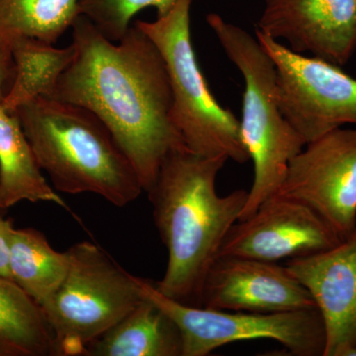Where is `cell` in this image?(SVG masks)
Wrapping results in <instances>:
<instances>
[{
  "label": "cell",
  "mask_w": 356,
  "mask_h": 356,
  "mask_svg": "<svg viewBox=\"0 0 356 356\" xmlns=\"http://www.w3.org/2000/svg\"><path fill=\"white\" fill-rule=\"evenodd\" d=\"M72 28L76 56L51 98L97 116L147 192L165 159L186 147L172 121L163 56L136 24L119 42L110 41L86 16L79 15Z\"/></svg>",
  "instance_id": "1"
},
{
  "label": "cell",
  "mask_w": 356,
  "mask_h": 356,
  "mask_svg": "<svg viewBox=\"0 0 356 356\" xmlns=\"http://www.w3.org/2000/svg\"><path fill=\"white\" fill-rule=\"evenodd\" d=\"M228 159L177 149L147 192L168 255L163 277L154 283L161 294L185 305L201 307L208 271L247 202L243 189L218 194V175Z\"/></svg>",
  "instance_id": "2"
},
{
  "label": "cell",
  "mask_w": 356,
  "mask_h": 356,
  "mask_svg": "<svg viewBox=\"0 0 356 356\" xmlns=\"http://www.w3.org/2000/svg\"><path fill=\"white\" fill-rule=\"evenodd\" d=\"M58 191L93 193L125 207L144 191L135 168L92 112L40 96L14 113Z\"/></svg>",
  "instance_id": "3"
},
{
  "label": "cell",
  "mask_w": 356,
  "mask_h": 356,
  "mask_svg": "<svg viewBox=\"0 0 356 356\" xmlns=\"http://www.w3.org/2000/svg\"><path fill=\"white\" fill-rule=\"evenodd\" d=\"M206 21L245 81L241 137L254 163V175L240 221L278 194L290 161L306 142L281 112L275 65L257 37L217 13L208 14Z\"/></svg>",
  "instance_id": "4"
},
{
  "label": "cell",
  "mask_w": 356,
  "mask_h": 356,
  "mask_svg": "<svg viewBox=\"0 0 356 356\" xmlns=\"http://www.w3.org/2000/svg\"><path fill=\"white\" fill-rule=\"evenodd\" d=\"M192 0H177L156 21L137 20L161 51L172 93V121L192 153L226 156L238 163L250 161L241 137L240 121L211 92L199 67L191 32Z\"/></svg>",
  "instance_id": "5"
},
{
  "label": "cell",
  "mask_w": 356,
  "mask_h": 356,
  "mask_svg": "<svg viewBox=\"0 0 356 356\" xmlns=\"http://www.w3.org/2000/svg\"><path fill=\"white\" fill-rule=\"evenodd\" d=\"M67 252V276L41 308L53 330L57 356H84L143 296L137 276L95 243H77Z\"/></svg>",
  "instance_id": "6"
},
{
  "label": "cell",
  "mask_w": 356,
  "mask_h": 356,
  "mask_svg": "<svg viewBox=\"0 0 356 356\" xmlns=\"http://www.w3.org/2000/svg\"><path fill=\"white\" fill-rule=\"evenodd\" d=\"M137 281L140 294L177 324L182 356H207L227 344L255 339L277 341L292 355H325V324L318 308L282 313L213 310L168 298L153 281L140 277Z\"/></svg>",
  "instance_id": "7"
},
{
  "label": "cell",
  "mask_w": 356,
  "mask_h": 356,
  "mask_svg": "<svg viewBox=\"0 0 356 356\" xmlns=\"http://www.w3.org/2000/svg\"><path fill=\"white\" fill-rule=\"evenodd\" d=\"M275 65L281 112L306 144L346 124L356 125V79L341 67L305 57L255 29Z\"/></svg>",
  "instance_id": "8"
},
{
  "label": "cell",
  "mask_w": 356,
  "mask_h": 356,
  "mask_svg": "<svg viewBox=\"0 0 356 356\" xmlns=\"http://www.w3.org/2000/svg\"><path fill=\"white\" fill-rule=\"evenodd\" d=\"M278 194L306 204L341 240L350 235L356 226V129H334L306 144Z\"/></svg>",
  "instance_id": "9"
},
{
  "label": "cell",
  "mask_w": 356,
  "mask_h": 356,
  "mask_svg": "<svg viewBox=\"0 0 356 356\" xmlns=\"http://www.w3.org/2000/svg\"><path fill=\"white\" fill-rule=\"evenodd\" d=\"M341 241L334 229L306 204L276 194L232 227L219 257L277 264L318 254Z\"/></svg>",
  "instance_id": "10"
},
{
  "label": "cell",
  "mask_w": 356,
  "mask_h": 356,
  "mask_svg": "<svg viewBox=\"0 0 356 356\" xmlns=\"http://www.w3.org/2000/svg\"><path fill=\"white\" fill-rule=\"evenodd\" d=\"M201 307L252 313L317 308L285 266L240 257H217L204 281Z\"/></svg>",
  "instance_id": "11"
},
{
  "label": "cell",
  "mask_w": 356,
  "mask_h": 356,
  "mask_svg": "<svg viewBox=\"0 0 356 356\" xmlns=\"http://www.w3.org/2000/svg\"><path fill=\"white\" fill-rule=\"evenodd\" d=\"M257 29L343 67L356 51V0H264Z\"/></svg>",
  "instance_id": "12"
},
{
  "label": "cell",
  "mask_w": 356,
  "mask_h": 356,
  "mask_svg": "<svg viewBox=\"0 0 356 356\" xmlns=\"http://www.w3.org/2000/svg\"><path fill=\"white\" fill-rule=\"evenodd\" d=\"M285 267L309 290L322 315L324 356H356V226L334 247L287 261Z\"/></svg>",
  "instance_id": "13"
},
{
  "label": "cell",
  "mask_w": 356,
  "mask_h": 356,
  "mask_svg": "<svg viewBox=\"0 0 356 356\" xmlns=\"http://www.w3.org/2000/svg\"><path fill=\"white\" fill-rule=\"evenodd\" d=\"M84 356H182L181 334L165 311L143 296Z\"/></svg>",
  "instance_id": "14"
},
{
  "label": "cell",
  "mask_w": 356,
  "mask_h": 356,
  "mask_svg": "<svg viewBox=\"0 0 356 356\" xmlns=\"http://www.w3.org/2000/svg\"><path fill=\"white\" fill-rule=\"evenodd\" d=\"M41 170L17 117L0 105V198L4 210L21 201L53 203L70 209Z\"/></svg>",
  "instance_id": "15"
},
{
  "label": "cell",
  "mask_w": 356,
  "mask_h": 356,
  "mask_svg": "<svg viewBox=\"0 0 356 356\" xmlns=\"http://www.w3.org/2000/svg\"><path fill=\"white\" fill-rule=\"evenodd\" d=\"M14 64V76L1 106L15 113L26 103L40 96L51 97L60 76L76 56L74 44L57 49L53 44L34 38H22L9 47Z\"/></svg>",
  "instance_id": "16"
},
{
  "label": "cell",
  "mask_w": 356,
  "mask_h": 356,
  "mask_svg": "<svg viewBox=\"0 0 356 356\" xmlns=\"http://www.w3.org/2000/svg\"><path fill=\"white\" fill-rule=\"evenodd\" d=\"M0 356H57L41 308L13 280L0 276Z\"/></svg>",
  "instance_id": "17"
},
{
  "label": "cell",
  "mask_w": 356,
  "mask_h": 356,
  "mask_svg": "<svg viewBox=\"0 0 356 356\" xmlns=\"http://www.w3.org/2000/svg\"><path fill=\"white\" fill-rule=\"evenodd\" d=\"M9 266L14 282L42 307L65 280L70 266L69 254L54 250L38 229H15Z\"/></svg>",
  "instance_id": "18"
},
{
  "label": "cell",
  "mask_w": 356,
  "mask_h": 356,
  "mask_svg": "<svg viewBox=\"0 0 356 356\" xmlns=\"http://www.w3.org/2000/svg\"><path fill=\"white\" fill-rule=\"evenodd\" d=\"M79 15V0H0V47L22 38L55 44Z\"/></svg>",
  "instance_id": "19"
},
{
  "label": "cell",
  "mask_w": 356,
  "mask_h": 356,
  "mask_svg": "<svg viewBox=\"0 0 356 356\" xmlns=\"http://www.w3.org/2000/svg\"><path fill=\"white\" fill-rule=\"evenodd\" d=\"M177 0H79V13L86 16L110 41L119 42L130 29L134 16L154 7L158 17L165 15Z\"/></svg>",
  "instance_id": "20"
},
{
  "label": "cell",
  "mask_w": 356,
  "mask_h": 356,
  "mask_svg": "<svg viewBox=\"0 0 356 356\" xmlns=\"http://www.w3.org/2000/svg\"><path fill=\"white\" fill-rule=\"evenodd\" d=\"M14 228L13 221L11 219H6L0 215V276L11 278L10 266V245L13 238Z\"/></svg>",
  "instance_id": "21"
},
{
  "label": "cell",
  "mask_w": 356,
  "mask_h": 356,
  "mask_svg": "<svg viewBox=\"0 0 356 356\" xmlns=\"http://www.w3.org/2000/svg\"><path fill=\"white\" fill-rule=\"evenodd\" d=\"M14 76V64L11 53L0 47V105L10 88Z\"/></svg>",
  "instance_id": "22"
},
{
  "label": "cell",
  "mask_w": 356,
  "mask_h": 356,
  "mask_svg": "<svg viewBox=\"0 0 356 356\" xmlns=\"http://www.w3.org/2000/svg\"><path fill=\"white\" fill-rule=\"evenodd\" d=\"M3 207H2V204H1V198H0V212H1V211H3Z\"/></svg>",
  "instance_id": "23"
}]
</instances>
